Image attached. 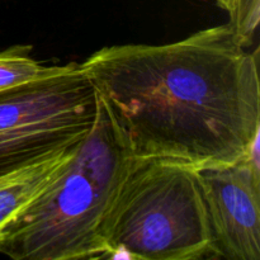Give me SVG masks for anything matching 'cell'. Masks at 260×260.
<instances>
[{"instance_id": "obj_1", "label": "cell", "mask_w": 260, "mask_h": 260, "mask_svg": "<svg viewBox=\"0 0 260 260\" xmlns=\"http://www.w3.org/2000/svg\"><path fill=\"white\" fill-rule=\"evenodd\" d=\"M258 52L228 23L167 45L101 48L80 66L132 156L201 167L259 146Z\"/></svg>"}, {"instance_id": "obj_2", "label": "cell", "mask_w": 260, "mask_h": 260, "mask_svg": "<svg viewBox=\"0 0 260 260\" xmlns=\"http://www.w3.org/2000/svg\"><path fill=\"white\" fill-rule=\"evenodd\" d=\"M132 159L99 98L88 136L0 231V253L14 260L103 258L102 229Z\"/></svg>"}, {"instance_id": "obj_3", "label": "cell", "mask_w": 260, "mask_h": 260, "mask_svg": "<svg viewBox=\"0 0 260 260\" xmlns=\"http://www.w3.org/2000/svg\"><path fill=\"white\" fill-rule=\"evenodd\" d=\"M103 258H210V230L196 167L134 157L102 229Z\"/></svg>"}, {"instance_id": "obj_4", "label": "cell", "mask_w": 260, "mask_h": 260, "mask_svg": "<svg viewBox=\"0 0 260 260\" xmlns=\"http://www.w3.org/2000/svg\"><path fill=\"white\" fill-rule=\"evenodd\" d=\"M99 96L80 63L0 91V177L80 144Z\"/></svg>"}, {"instance_id": "obj_5", "label": "cell", "mask_w": 260, "mask_h": 260, "mask_svg": "<svg viewBox=\"0 0 260 260\" xmlns=\"http://www.w3.org/2000/svg\"><path fill=\"white\" fill-rule=\"evenodd\" d=\"M210 230V258L260 260L259 146L225 164L196 167Z\"/></svg>"}, {"instance_id": "obj_6", "label": "cell", "mask_w": 260, "mask_h": 260, "mask_svg": "<svg viewBox=\"0 0 260 260\" xmlns=\"http://www.w3.org/2000/svg\"><path fill=\"white\" fill-rule=\"evenodd\" d=\"M75 147L0 177V231L51 182Z\"/></svg>"}, {"instance_id": "obj_7", "label": "cell", "mask_w": 260, "mask_h": 260, "mask_svg": "<svg viewBox=\"0 0 260 260\" xmlns=\"http://www.w3.org/2000/svg\"><path fill=\"white\" fill-rule=\"evenodd\" d=\"M30 50L32 46L17 45L0 51V91L62 73L74 63L42 65L29 55Z\"/></svg>"}, {"instance_id": "obj_8", "label": "cell", "mask_w": 260, "mask_h": 260, "mask_svg": "<svg viewBox=\"0 0 260 260\" xmlns=\"http://www.w3.org/2000/svg\"><path fill=\"white\" fill-rule=\"evenodd\" d=\"M230 27L238 40L249 47L255 37L260 19V0H235L230 10Z\"/></svg>"}]
</instances>
